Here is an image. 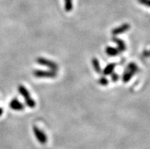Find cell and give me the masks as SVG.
I'll use <instances>...</instances> for the list:
<instances>
[{"instance_id":"6da1fadb","label":"cell","mask_w":150,"mask_h":149,"mask_svg":"<svg viewBox=\"0 0 150 149\" xmlns=\"http://www.w3.org/2000/svg\"><path fill=\"white\" fill-rule=\"evenodd\" d=\"M18 89V91L19 93H20V95L25 98L26 105L30 108L35 107V106H36V102L34 101V100L31 98V97H30V93L28 91V89H27L24 85H19Z\"/></svg>"},{"instance_id":"7a4b0ae2","label":"cell","mask_w":150,"mask_h":149,"mask_svg":"<svg viewBox=\"0 0 150 149\" xmlns=\"http://www.w3.org/2000/svg\"><path fill=\"white\" fill-rule=\"evenodd\" d=\"M37 62L39 65L48 67L50 69L52 70V71H54V72H57V69H58V66H57L56 62L49 60V59H47L45 58H43V57H38L37 59Z\"/></svg>"},{"instance_id":"3957f363","label":"cell","mask_w":150,"mask_h":149,"mask_svg":"<svg viewBox=\"0 0 150 149\" xmlns=\"http://www.w3.org/2000/svg\"><path fill=\"white\" fill-rule=\"evenodd\" d=\"M33 75L36 78H53L57 77V72L50 70V71H44V70H35L33 72Z\"/></svg>"},{"instance_id":"277c9868","label":"cell","mask_w":150,"mask_h":149,"mask_svg":"<svg viewBox=\"0 0 150 149\" xmlns=\"http://www.w3.org/2000/svg\"><path fill=\"white\" fill-rule=\"evenodd\" d=\"M33 131H34V133L36 136V138H38V140L39 141V142L41 144H44L47 142V136L44 134V132L43 131H41L40 129L38 128L37 126H34L33 127Z\"/></svg>"},{"instance_id":"5b68a950","label":"cell","mask_w":150,"mask_h":149,"mask_svg":"<svg viewBox=\"0 0 150 149\" xmlns=\"http://www.w3.org/2000/svg\"><path fill=\"white\" fill-rule=\"evenodd\" d=\"M9 107H11V109H12L13 110H16V111H21L25 109V106L16 98H14L11 100Z\"/></svg>"},{"instance_id":"8992f818","label":"cell","mask_w":150,"mask_h":149,"mask_svg":"<svg viewBox=\"0 0 150 149\" xmlns=\"http://www.w3.org/2000/svg\"><path fill=\"white\" fill-rule=\"evenodd\" d=\"M129 28H130V26H129V24H124L121 26H119L116 28L113 29L112 31H111V34L114 36H116V35H118V34H124V32L129 30Z\"/></svg>"},{"instance_id":"52a82bcc","label":"cell","mask_w":150,"mask_h":149,"mask_svg":"<svg viewBox=\"0 0 150 149\" xmlns=\"http://www.w3.org/2000/svg\"><path fill=\"white\" fill-rule=\"evenodd\" d=\"M112 40L117 44V49L119 52H124L126 50V44L124 41L116 37H113Z\"/></svg>"},{"instance_id":"ba28073f","label":"cell","mask_w":150,"mask_h":149,"mask_svg":"<svg viewBox=\"0 0 150 149\" xmlns=\"http://www.w3.org/2000/svg\"><path fill=\"white\" fill-rule=\"evenodd\" d=\"M116 67V64L115 63H110L104 68L103 70V74L105 76H108V75H111L114 72V68Z\"/></svg>"},{"instance_id":"9c48e42d","label":"cell","mask_w":150,"mask_h":149,"mask_svg":"<svg viewBox=\"0 0 150 149\" xmlns=\"http://www.w3.org/2000/svg\"><path fill=\"white\" fill-rule=\"evenodd\" d=\"M135 72H133V71L129 69H126V71L124 72V76H123V81H124V83H127L129 80L131 79L132 77H133L134 75H135Z\"/></svg>"},{"instance_id":"30bf717a","label":"cell","mask_w":150,"mask_h":149,"mask_svg":"<svg viewBox=\"0 0 150 149\" xmlns=\"http://www.w3.org/2000/svg\"><path fill=\"white\" fill-rule=\"evenodd\" d=\"M105 53L110 56H115L119 54L120 52L117 49V48H114L112 47H107L106 49H105Z\"/></svg>"},{"instance_id":"8fae6325","label":"cell","mask_w":150,"mask_h":149,"mask_svg":"<svg viewBox=\"0 0 150 149\" xmlns=\"http://www.w3.org/2000/svg\"><path fill=\"white\" fill-rule=\"evenodd\" d=\"M91 62H92V66H93V68L95 72H98V73H100L101 72V68L98 59L97 58H93L92 60H91Z\"/></svg>"},{"instance_id":"7c38bea8","label":"cell","mask_w":150,"mask_h":149,"mask_svg":"<svg viewBox=\"0 0 150 149\" xmlns=\"http://www.w3.org/2000/svg\"><path fill=\"white\" fill-rule=\"evenodd\" d=\"M72 9V0H65V10L67 11H70Z\"/></svg>"},{"instance_id":"4fadbf2b","label":"cell","mask_w":150,"mask_h":149,"mask_svg":"<svg viewBox=\"0 0 150 149\" xmlns=\"http://www.w3.org/2000/svg\"><path fill=\"white\" fill-rule=\"evenodd\" d=\"M98 83L101 85H102V86H106V85H108L109 81L105 77H101L99 78Z\"/></svg>"},{"instance_id":"5bb4252c","label":"cell","mask_w":150,"mask_h":149,"mask_svg":"<svg viewBox=\"0 0 150 149\" xmlns=\"http://www.w3.org/2000/svg\"><path fill=\"white\" fill-rule=\"evenodd\" d=\"M110 76H111V80H112L113 82H117L119 79V76L115 72H113Z\"/></svg>"},{"instance_id":"9a60e30c","label":"cell","mask_w":150,"mask_h":149,"mask_svg":"<svg viewBox=\"0 0 150 149\" xmlns=\"http://www.w3.org/2000/svg\"><path fill=\"white\" fill-rule=\"evenodd\" d=\"M139 2L147 6H150V0H139Z\"/></svg>"},{"instance_id":"2e32d148","label":"cell","mask_w":150,"mask_h":149,"mask_svg":"<svg viewBox=\"0 0 150 149\" xmlns=\"http://www.w3.org/2000/svg\"><path fill=\"white\" fill-rule=\"evenodd\" d=\"M143 56L149 57L150 56V50L149 51H144L143 53Z\"/></svg>"},{"instance_id":"e0dca14e","label":"cell","mask_w":150,"mask_h":149,"mask_svg":"<svg viewBox=\"0 0 150 149\" xmlns=\"http://www.w3.org/2000/svg\"><path fill=\"white\" fill-rule=\"evenodd\" d=\"M2 113H3V110H2V108H0V116L2 115Z\"/></svg>"}]
</instances>
